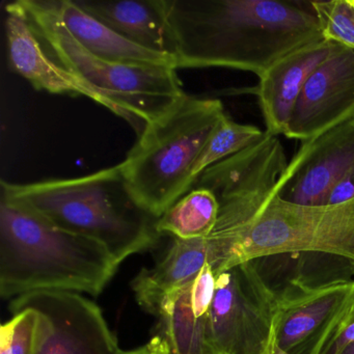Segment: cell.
<instances>
[{
    "label": "cell",
    "instance_id": "obj_6",
    "mask_svg": "<svg viewBox=\"0 0 354 354\" xmlns=\"http://www.w3.org/2000/svg\"><path fill=\"white\" fill-rule=\"evenodd\" d=\"M333 257L354 274V198L335 205L300 206L274 194L234 240L223 271L281 254Z\"/></svg>",
    "mask_w": 354,
    "mask_h": 354
},
{
    "label": "cell",
    "instance_id": "obj_5",
    "mask_svg": "<svg viewBox=\"0 0 354 354\" xmlns=\"http://www.w3.org/2000/svg\"><path fill=\"white\" fill-rule=\"evenodd\" d=\"M7 7L26 18L50 59L115 103L138 136L185 94L175 67L115 63L86 50L46 0H16Z\"/></svg>",
    "mask_w": 354,
    "mask_h": 354
},
{
    "label": "cell",
    "instance_id": "obj_3",
    "mask_svg": "<svg viewBox=\"0 0 354 354\" xmlns=\"http://www.w3.org/2000/svg\"><path fill=\"white\" fill-rule=\"evenodd\" d=\"M1 194L53 225L96 240L118 264L156 245L157 217L138 204L120 165L84 177L17 184L1 181Z\"/></svg>",
    "mask_w": 354,
    "mask_h": 354
},
{
    "label": "cell",
    "instance_id": "obj_7",
    "mask_svg": "<svg viewBox=\"0 0 354 354\" xmlns=\"http://www.w3.org/2000/svg\"><path fill=\"white\" fill-rule=\"evenodd\" d=\"M288 163L279 136L265 132L248 148L207 169L194 184L208 188L218 200V218L207 237L216 275L239 232L274 194Z\"/></svg>",
    "mask_w": 354,
    "mask_h": 354
},
{
    "label": "cell",
    "instance_id": "obj_17",
    "mask_svg": "<svg viewBox=\"0 0 354 354\" xmlns=\"http://www.w3.org/2000/svg\"><path fill=\"white\" fill-rule=\"evenodd\" d=\"M51 11L86 50L106 61L136 65L171 66L174 57L130 42L115 30L80 9L74 0H46Z\"/></svg>",
    "mask_w": 354,
    "mask_h": 354
},
{
    "label": "cell",
    "instance_id": "obj_18",
    "mask_svg": "<svg viewBox=\"0 0 354 354\" xmlns=\"http://www.w3.org/2000/svg\"><path fill=\"white\" fill-rule=\"evenodd\" d=\"M219 203L208 188L194 186L157 219V232L181 240L210 235L217 223Z\"/></svg>",
    "mask_w": 354,
    "mask_h": 354
},
{
    "label": "cell",
    "instance_id": "obj_13",
    "mask_svg": "<svg viewBox=\"0 0 354 354\" xmlns=\"http://www.w3.org/2000/svg\"><path fill=\"white\" fill-rule=\"evenodd\" d=\"M6 38L10 67L36 90L50 94L84 96L125 120L122 109L102 93L62 67L45 53L21 14L6 6Z\"/></svg>",
    "mask_w": 354,
    "mask_h": 354
},
{
    "label": "cell",
    "instance_id": "obj_19",
    "mask_svg": "<svg viewBox=\"0 0 354 354\" xmlns=\"http://www.w3.org/2000/svg\"><path fill=\"white\" fill-rule=\"evenodd\" d=\"M0 330V354H39L53 333L50 320L34 308L12 312Z\"/></svg>",
    "mask_w": 354,
    "mask_h": 354
},
{
    "label": "cell",
    "instance_id": "obj_15",
    "mask_svg": "<svg viewBox=\"0 0 354 354\" xmlns=\"http://www.w3.org/2000/svg\"><path fill=\"white\" fill-rule=\"evenodd\" d=\"M335 45L322 40L302 47L279 59L259 77L256 94L267 133L283 136L304 84Z\"/></svg>",
    "mask_w": 354,
    "mask_h": 354
},
{
    "label": "cell",
    "instance_id": "obj_16",
    "mask_svg": "<svg viewBox=\"0 0 354 354\" xmlns=\"http://www.w3.org/2000/svg\"><path fill=\"white\" fill-rule=\"evenodd\" d=\"M74 3L130 42L174 57L177 45L167 20L165 0H74Z\"/></svg>",
    "mask_w": 354,
    "mask_h": 354
},
{
    "label": "cell",
    "instance_id": "obj_2",
    "mask_svg": "<svg viewBox=\"0 0 354 354\" xmlns=\"http://www.w3.org/2000/svg\"><path fill=\"white\" fill-rule=\"evenodd\" d=\"M103 244L53 225L26 205L0 198V295L36 292L98 296L117 272Z\"/></svg>",
    "mask_w": 354,
    "mask_h": 354
},
{
    "label": "cell",
    "instance_id": "obj_8",
    "mask_svg": "<svg viewBox=\"0 0 354 354\" xmlns=\"http://www.w3.org/2000/svg\"><path fill=\"white\" fill-rule=\"evenodd\" d=\"M281 308L258 260L217 275L206 330V354H274Z\"/></svg>",
    "mask_w": 354,
    "mask_h": 354
},
{
    "label": "cell",
    "instance_id": "obj_14",
    "mask_svg": "<svg viewBox=\"0 0 354 354\" xmlns=\"http://www.w3.org/2000/svg\"><path fill=\"white\" fill-rule=\"evenodd\" d=\"M216 281L211 265H205L196 279L165 298L153 337L167 354H206L207 323Z\"/></svg>",
    "mask_w": 354,
    "mask_h": 354
},
{
    "label": "cell",
    "instance_id": "obj_20",
    "mask_svg": "<svg viewBox=\"0 0 354 354\" xmlns=\"http://www.w3.org/2000/svg\"><path fill=\"white\" fill-rule=\"evenodd\" d=\"M264 133L256 126L236 123L225 113L196 161L194 183L207 169L248 148L260 140Z\"/></svg>",
    "mask_w": 354,
    "mask_h": 354
},
{
    "label": "cell",
    "instance_id": "obj_11",
    "mask_svg": "<svg viewBox=\"0 0 354 354\" xmlns=\"http://www.w3.org/2000/svg\"><path fill=\"white\" fill-rule=\"evenodd\" d=\"M26 306L40 310L53 324V333L39 354H118L121 350L101 308L82 294H26L12 299L10 310Z\"/></svg>",
    "mask_w": 354,
    "mask_h": 354
},
{
    "label": "cell",
    "instance_id": "obj_25",
    "mask_svg": "<svg viewBox=\"0 0 354 354\" xmlns=\"http://www.w3.org/2000/svg\"><path fill=\"white\" fill-rule=\"evenodd\" d=\"M339 354H354V341L348 344Z\"/></svg>",
    "mask_w": 354,
    "mask_h": 354
},
{
    "label": "cell",
    "instance_id": "obj_24",
    "mask_svg": "<svg viewBox=\"0 0 354 354\" xmlns=\"http://www.w3.org/2000/svg\"><path fill=\"white\" fill-rule=\"evenodd\" d=\"M118 354H167V351L158 339L152 337L150 342H148L146 345L142 346V347L126 350V351L120 350Z\"/></svg>",
    "mask_w": 354,
    "mask_h": 354
},
{
    "label": "cell",
    "instance_id": "obj_26",
    "mask_svg": "<svg viewBox=\"0 0 354 354\" xmlns=\"http://www.w3.org/2000/svg\"><path fill=\"white\" fill-rule=\"evenodd\" d=\"M274 354H289V353H287V352L283 351V350H281V348H279L277 346V347H275Z\"/></svg>",
    "mask_w": 354,
    "mask_h": 354
},
{
    "label": "cell",
    "instance_id": "obj_23",
    "mask_svg": "<svg viewBox=\"0 0 354 354\" xmlns=\"http://www.w3.org/2000/svg\"><path fill=\"white\" fill-rule=\"evenodd\" d=\"M354 341V306L348 315L339 333L325 348L322 354H339L344 348Z\"/></svg>",
    "mask_w": 354,
    "mask_h": 354
},
{
    "label": "cell",
    "instance_id": "obj_10",
    "mask_svg": "<svg viewBox=\"0 0 354 354\" xmlns=\"http://www.w3.org/2000/svg\"><path fill=\"white\" fill-rule=\"evenodd\" d=\"M352 119L354 49L335 43L304 84L283 136L304 142Z\"/></svg>",
    "mask_w": 354,
    "mask_h": 354
},
{
    "label": "cell",
    "instance_id": "obj_4",
    "mask_svg": "<svg viewBox=\"0 0 354 354\" xmlns=\"http://www.w3.org/2000/svg\"><path fill=\"white\" fill-rule=\"evenodd\" d=\"M225 113L216 99L184 94L147 124L119 163L140 206L159 218L192 189L196 161Z\"/></svg>",
    "mask_w": 354,
    "mask_h": 354
},
{
    "label": "cell",
    "instance_id": "obj_9",
    "mask_svg": "<svg viewBox=\"0 0 354 354\" xmlns=\"http://www.w3.org/2000/svg\"><path fill=\"white\" fill-rule=\"evenodd\" d=\"M354 306V281L310 285L292 279L281 289L277 346L289 354H322Z\"/></svg>",
    "mask_w": 354,
    "mask_h": 354
},
{
    "label": "cell",
    "instance_id": "obj_21",
    "mask_svg": "<svg viewBox=\"0 0 354 354\" xmlns=\"http://www.w3.org/2000/svg\"><path fill=\"white\" fill-rule=\"evenodd\" d=\"M325 40L354 49V8L350 0L310 1Z\"/></svg>",
    "mask_w": 354,
    "mask_h": 354
},
{
    "label": "cell",
    "instance_id": "obj_1",
    "mask_svg": "<svg viewBox=\"0 0 354 354\" xmlns=\"http://www.w3.org/2000/svg\"><path fill=\"white\" fill-rule=\"evenodd\" d=\"M176 67L229 68L258 77L279 59L325 40L310 9L279 0H165Z\"/></svg>",
    "mask_w": 354,
    "mask_h": 354
},
{
    "label": "cell",
    "instance_id": "obj_22",
    "mask_svg": "<svg viewBox=\"0 0 354 354\" xmlns=\"http://www.w3.org/2000/svg\"><path fill=\"white\" fill-rule=\"evenodd\" d=\"M354 198V163L329 190L324 205H335Z\"/></svg>",
    "mask_w": 354,
    "mask_h": 354
},
{
    "label": "cell",
    "instance_id": "obj_27",
    "mask_svg": "<svg viewBox=\"0 0 354 354\" xmlns=\"http://www.w3.org/2000/svg\"><path fill=\"white\" fill-rule=\"evenodd\" d=\"M350 3H352V6H353L354 8V0H350Z\"/></svg>",
    "mask_w": 354,
    "mask_h": 354
},
{
    "label": "cell",
    "instance_id": "obj_12",
    "mask_svg": "<svg viewBox=\"0 0 354 354\" xmlns=\"http://www.w3.org/2000/svg\"><path fill=\"white\" fill-rule=\"evenodd\" d=\"M354 163V119L304 140L288 163L277 196L300 206H322L333 184Z\"/></svg>",
    "mask_w": 354,
    "mask_h": 354
}]
</instances>
